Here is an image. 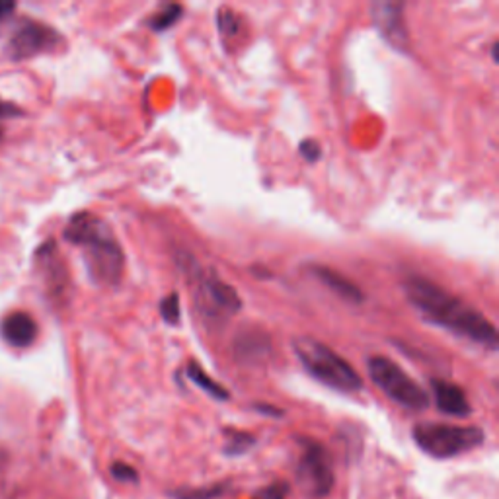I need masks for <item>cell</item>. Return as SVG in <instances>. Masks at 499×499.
<instances>
[{"label": "cell", "mask_w": 499, "mask_h": 499, "mask_svg": "<svg viewBox=\"0 0 499 499\" xmlns=\"http://www.w3.org/2000/svg\"><path fill=\"white\" fill-rule=\"evenodd\" d=\"M402 287L410 305L431 324L449 330L482 348L497 349L499 338L495 326L480 315V310L468 305L461 297L420 275L405 277Z\"/></svg>", "instance_id": "1"}, {"label": "cell", "mask_w": 499, "mask_h": 499, "mask_svg": "<svg viewBox=\"0 0 499 499\" xmlns=\"http://www.w3.org/2000/svg\"><path fill=\"white\" fill-rule=\"evenodd\" d=\"M65 241L82 250L86 272L96 285L113 287L123 277L125 254L110 225L98 215L80 211L70 217L65 231Z\"/></svg>", "instance_id": "2"}, {"label": "cell", "mask_w": 499, "mask_h": 499, "mask_svg": "<svg viewBox=\"0 0 499 499\" xmlns=\"http://www.w3.org/2000/svg\"><path fill=\"white\" fill-rule=\"evenodd\" d=\"M293 351L300 365L310 374L312 379L334 389L338 392H359L363 389V380L349 363L341 356L322 343L316 338L299 336L293 339Z\"/></svg>", "instance_id": "3"}, {"label": "cell", "mask_w": 499, "mask_h": 499, "mask_svg": "<svg viewBox=\"0 0 499 499\" xmlns=\"http://www.w3.org/2000/svg\"><path fill=\"white\" fill-rule=\"evenodd\" d=\"M415 445L431 459H454L478 449L486 441V433L476 425H451L421 421L412 429Z\"/></svg>", "instance_id": "4"}, {"label": "cell", "mask_w": 499, "mask_h": 499, "mask_svg": "<svg viewBox=\"0 0 499 499\" xmlns=\"http://www.w3.org/2000/svg\"><path fill=\"white\" fill-rule=\"evenodd\" d=\"M371 380L398 405L412 412H421L429 405V394L405 372L398 363L384 356H374L367 361Z\"/></svg>", "instance_id": "5"}, {"label": "cell", "mask_w": 499, "mask_h": 499, "mask_svg": "<svg viewBox=\"0 0 499 499\" xmlns=\"http://www.w3.org/2000/svg\"><path fill=\"white\" fill-rule=\"evenodd\" d=\"M195 305L207 322H221L234 316L242 308L238 290L218 277L213 269L195 267Z\"/></svg>", "instance_id": "6"}, {"label": "cell", "mask_w": 499, "mask_h": 499, "mask_svg": "<svg viewBox=\"0 0 499 499\" xmlns=\"http://www.w3.org/2000/svg\"><path fill=\"white\" fill-rule=\"evenodd\" d=\"M297 480L308 497H326L334 487V466L324 445L315 439H300V456L297 462Z\"/></svg>", "instance_id": "7"}, {"label": "cell", "mask_w": 499, "mask_h": 499, "mask_svg": "<svg viewBox=\"0 0 499 499\" xmlns=\"http://www.w3.org/2000/svg\"><path fill=\"white\" fill-rule=\"evenodd\" d=\"M404 3H374L371 6L372 22L387 44L405 53L410 49V34L404 18Z\"/></svg>", "instance_id": "8"}, {"label": "cell", "mask_w": 499, "mask_h": 499, "mask_svg": "<svg viewBox=\"0 0 499 499\" xmlns=\"http://www.w3.org/2000/svg\"><path fill=\"white\" fill-rule=\"evenodd\" d=\"M59 44V36L51 28L36 22H26L20 26L12 39V51L16 57H31L41 51L53 49Z\"/></svg>", "instance_id": "9"}, {"label": "cell", "mask_w": 499, "mask_h": 499, "mask_svg": "<svg viewBox=\"0 0 499 499\" xmlns=\"http://www.w3.org/2000/svg\"><path fill=\"white\" fill-rule=\"evenodd\" d=\"M431 392H433L437 410L441 413L453 415V418H466V415H470L472 412L470 402H468L466 394L459 384L443 379H433Z\"/></svg>", "instance_id": "10"}, {"label": "cell", "mask_w": 499, "mask_h": 499, "mask_svg": "<svg viewBox=\"0 0 499 499\" xmlns=\"http://www.w3.org/2000/svg\"><path fill=\"white\" fill-rule=\"evenodd\" d=\"M0 334L14 348H28L37 338V324L26 312L8 315L0 324Z\"/></svg>", "instance_id": "11"}, {"label": "cell", "mask_w": 499, "mask_h": 499, "mask_svg": "<svg viewBox=\"0 0 499 499\" xmlns=\"http://www.w3.org/2000/svg\"><path fill=\"white\" fill-rule=\"evenodd\" d=\"M310 272L315 274V277L320 281L322 285L328 287L331 293H336L339 299L348 300V303L359 305L365 300L363 290L353 283V281H349L348 277H343L339 272H336V269H331L328 266H315V267H310Z\"/></svg>", "instance_id": "12"}, {"label": "cell", "mask_w": 499, "mask_h": 499, "mask_svg": "<svg viewBox=\"0 0 499 499\" xmlns=\"http://www.w3.org/2000/svg\"><path fill=\"white\" fill-rule=\"evenodd\" d=\"M269 338L259 330H246L234 339V353L241 361H259L267 356Z\"/></svg>", "instance_id": "13"}, {"label": "cell", "mask_w": 499, "mask_h": 499, "mask_svg": "<svg viewBox=\"0 0 499 499\" xmlns=\"http://www.w3.org/2000/svg\"><path fill=\"white\" fill-rule=\"evenodd\" d=\"M185 377L190 379L197 389H201L203 392L209 394V397L215 398V400H228V398H231V394H228V390L223 387V384H218L217 380H213L197 361L187 363Z\"/></svg>", "instance_id": "14"}, {"label": "cell", "mask_w": 499, "mask_h": 499, "mask_svg": "<svg viewBox=\"0 0 499 499\" xmlns=\"http://www.w3.org/2000/svg\"><path fill=\"white\" fill-rule=\"evenodd\" d=\"M182 14H184V6L170 3V4H164L160 10H156V12L147 20V24L152 31H156V34H162V31L170 29L176 22H178Z\"/></svg>", "instance_id": "15"}, {"label": "cell", "mask_w": 499, "mask_h": 499, "mask_svg": "<svg viewBox=\"0 0 499 499\" xmlns=\"http://www.w3.org/2000/svg\"><path fill=\"white\" fill-rule=\"evenodd\" d=\"M228 490L226 482H218L211 486H200V487H178V490H172L170 495L174 499H217L225 495Z\"/></svg>", "instance_id": "16"}, {"label": "cell", "mask_w": 499, "mask_h": 499, "mask_svg": "<svg viewBox=\"0 0 499 499\" xmlns=\"http://www.w3.org/2000/svg\"><path fill=\"white\" fill-rule=\"evenodd\" d=\"M225 437H226L225 453L231 454V456H238V454L248 453L256 443V437L252 433L241 431V429H226Z\"/></svg>", "instance_id": "17"}, {"label": "cell", "mask_w": 499, "mask_h": 499, "mask_svg": "<svg viewBox=\"0 0 499 499\" xmlns=\"http://www.w3.org/2000/svg\"><path fill=\"white\" fill-rule=\"evenodd\" d=\"M160 316L170 326H178L182 318V307H180V295L178 293H168L160 300Z\"/></svg>", "instance_id": "18"}, {"label": "cell", "mask_w": 499, "mask_h": 499, "mask_svg": "<svg viewBox=\"0 0 499 499\" xmlns=\"http://www.w3.org/2000/svg\"><path fill=\"white\" fill-rule=\"evenodd\" d=\"M217 26H218V29H221L223 36L234 37V36H238V31H241L242 20L236 12H233V10L221 8L217 12Z\"/></svg>", "instance_id": "19"}, {"label": "cell", "mask_w": 499, "mask_h": 499, "mask_svg": "<svg viewBox=\"0 0 499 499\" xmlns=\"http://www.w3.org/2000/svg\"><path fill=\"white\" fill-rule=\"evenodd\" d=\"M110 472L119 482H125V484H137L139 482V472L135 470V468L127 462H119V461L113 462L111 468H110Z\"/></svg>", "instance_id": "20"}, {"label": "cell", "mask_w": 499, "mask_h": 499, "mask_svg": "<svg viewBox=\"0 0 499 499\" xmlns=\"http://www.w3.org/2000/svg\"><path fill=\"white\" fill-rule=\"evenodd\" d=\"M254 499H289V486L285 482L269 484L262 490H258Z\"/></svg>", "instance_id": "21"}, {"label": "cell", "mask_w": 499, "mask_h": 499, "mask_svg": "<svg viewBox=\"0 0 499 499\" xmlns=\"http://www.w3.org/2000/svg\"><path fill=\"white\" fill-rule=\"evenodd\" d=\"M299 152L307 162H318L320 156H322V147L318 144V141H315V139H305L303 143L299 144Z\"/></svg>", "instance_id": "22"}, {"label": "cell", "mask_w": 499, "mask_h": 499, "mask_svg": "<svg viewBox=\"0 0 499 499\" xmlns=\"http://www.w3.org/2000/svg\"><path fill=\"white\" fill-rule=\"evenodd\" d=\"M254 408L258 410V412H262L264 415L267 413V415H275V418H281V415H283V412H281L279 408H272V405L269 404H256Z\"/></svg>", "instance_id": "23"}, {"label": "cell", "mask_w": 499, "mask_h": 499, "mask_svg": "<svg viewBox=\"0 0 499 499\" xmlns=\"http://www.w3.org/2000/svg\"><path fill=\"white\" fill-rule=\"evenodd\" d=\"M12 113H16V111H14V108H12V106H10V103H6V102H3V100H0V118L12 116Z\"/></svg>", "instance_id": "24"}, {"label": "cell", "mask_w": 499, "mask_h": 499, "mask_svg": "<svg viewBox=\"0 0 499 499\" xmlns=\"http://www.w3.org/2000/svg\"><path fill=\"white\" fill-rule=\"evenodd\" d=\"M10 10H14V4H0V12L6 14V12H10Z\"/></svg>", "instance_id": "25"}, {"label": "cell", "mask_w": 499, "mask_h": 499, "mask_svg": "<svg viewBox=\"0 0 499 499\" xmlns=\"http://www.w3.org/2000/svg\"><path fill=\"white\" fill-rule=\"evenodd\" d=\"M4 461H6V456H4V453L0 451V472H3V466H4Z\"/></svg>", "instance_id": "26"}, {"label": "cell", "mask_w": 499, "mask_h": 499, "mask_svg": "<svg viewBox=\"0 0 499 499\" xmlns=\"http://www.w3.org/2000/svg\"><path fill=\"white\" fill-rule=\"evenodd\" d=\"M492 55H494V62H497V44H494L492 47Z\"/></svg>", "instance_id": "27"}]
</instances>
